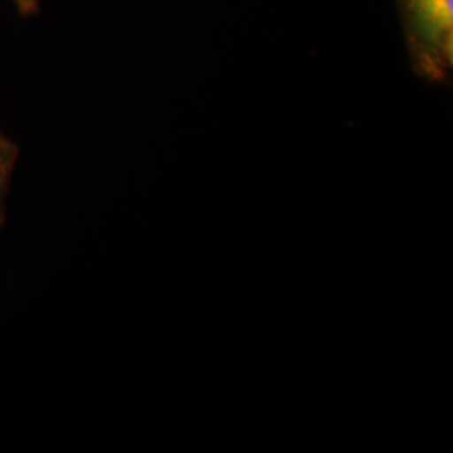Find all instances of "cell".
Instances as JSON below:
<instances>
[{
    "mask_svg": "<svg viewBox=\"0 0 453 453\" xmlns=\"http://www.w3.org/2000/svg\"><path fill=\"white\" fill-rule=\"evenodd\" d=\"M411 69L421 80L450 81L453 0H396Z\"/></svg>",
    "mask_w": 453,
    "mask_h": 453,
    "instance_id": "6da1fadb",
    "label": "cell"
},
{
    "mask_svg": "<svg viewBox=\"0 0 453 453\" xmlns=\"http://www.w3.org/2000/svg\"><path fill=\"white\" fill-rule=\"evenodd\" d=\"M17 12L22 17H33L39 12L41 0H12Z\"/></svg>",
    "mask_w": 453,
    "mask_h": 453,
    "instance_id": "7a4b0ae2",
    "label": "cell"
},
{
    "mask_svg": "<svg viewBox=\"0 0 453 453\" xmlns=\"http://www.w3.org/2000/svg\"><path fill=\"white\" fill-rule=\"evenodd\" d=\"M9 160H11V146L7 145L5 140L0 136V179L5 172V166Z\"/></svg>",
    "mask_w": 453,
    "mask_h": 453,
    "instance_id": "3957f363",
    "label": "cell"
}]
</instances>
